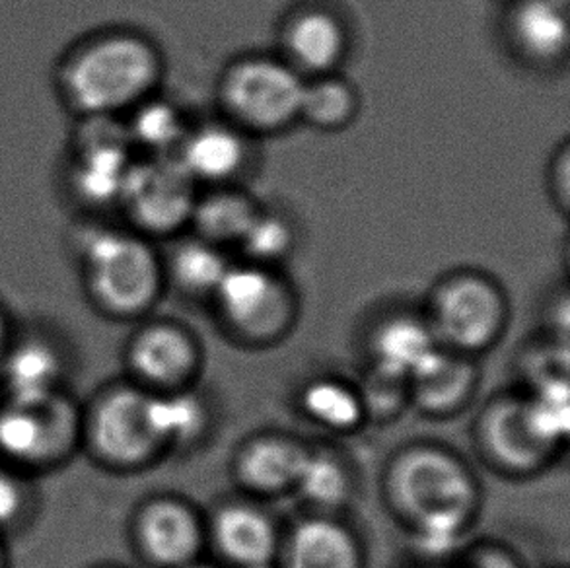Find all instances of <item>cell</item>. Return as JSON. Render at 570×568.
I'll use <instances>...</instances> for the list:
<instances>
[{"mask_svg": "<svg viewBox=\"0 0 570 568\" xmlns=\"http://www.w3.org/2000/svg\"><path fill=\"white\" fill-rule=\"evenodd\" d=\"M308 453L298 445L283 440H262L247 448L239 461V471L247 484L273 491L296 483Z\"/></svg>", "mask_w": 570, "mask_h": 568, "instance_id": "ffe728a7", "label": "cell"}, {"mask_svg": "<svg viewBox=\"0 0 570 568\" xmlns=\"http://www.w3.org/2000/svg\"><path fill=\"white\" fill-rule=\"evenodd\" d=\"M481 568H517L509 559H504L501 555H487Z\"/></svg>", "mask_w": 570, "mask_h": 568, "instance_id": "1f68e13d", "label": "cell"}, {"mask_svg": "<svg viewBox=\"0 0 570 568\" xmlns=\"http://www.w3.org/2000/svg\"><path fill=\"white\" fill-rule=\"evenodd\" d=\"M69 430V411L57 398L38 405L10 401L0 413V448L20 460H38L59 450Z\"/></svg>", "mask_w": 570, "mask_h": 568, "instance_id": "8fae6325", "label": "cell"}, {"mask_svg": "<svg viewBox=\"0 0 570 568\" xmlns=\"http://www.w3.org/2000/svg\"><path fill=\"white\" fill-rule=\"evenodd\" d=\"M401 507L423 528L426 547L444 549L473 505V487L454 460L440 452L409 453L395 471Z\"/></svg>", "mask_w": 570, "mask_h": 568, "instance_id": "7a4b0ae2", "label": "cell"}, {"mask_svg": "<svg viewBox=\"0 0 570 568\" xmlns=\"http://www.w3.org/2000/svg\"><path fill=\"white\" fill-rule=\"evenodd\" d=\"M358 109L355 88L347 80L332 75L306 82L302 96L301 119L324 131L343 129L351 124Z\"/></svg>", "mask_w": 570, "mask_h": 568, "instance_id": "7402d4cb", "label": "cell"}, {"mask_svg": "<svg viewBox=\"0 0 570 568\" xmlns=\"http://www.w3.org/2000/svg\"><path fill=\"white\" fill-rule=\"evenodd\" d=\"M197 197V184L174 154L132 161L119 195L132 221L155 234L189 223Z\"/></svg>", "mask_w": 570, "mask_h": 568, "instance_id": "5b68a950", "label": "cell"}, {"mask_svg": "<svg viewBox=\"0 0 570 568\" xmlns=\"http://www.w3.org/2000/svg\"><path fill=\"white\" fill-rule=\"evenodd\" d=\"M306 78L273 57H246L220 80V101L236 127L273 133L301 119Z\"/></svg>", "mask_w": 570, "mask_h": 568, "instance_id": "3957f363", "label": "cell"}, {"mask_svg": "<svg viewBox=\"0 0 570 568\" xmlns=\"http://www.w3.org/2000/svg\"><path fill=\"white\" fill-rule=\"evenodd\" d=\"M563 2H567V0H563Z\"/></svg>", "mask_w": 570, "mask_h": 568, "instance_id": "e575fe53", "label": "cell"}, {"mask_svg": "<svg viewBox=\"0 0 570 568\" xmlns=\"http://www.w3.org/2000/svg\"><path fill=\"white\" fill-rule=\"evenodd\" d=\"M304 408L309 415L316 417L317 421L335 429H347L361 419L358 400L345 385L335 382H317L309 385L304 395Z\"/></svg>", "mask_w": 570, "mask_h": 568, "instance_id": "83f0119b", "label": "cell"}, {"mask_svg": "<svg viewBox=\"0 0 570 568\" xmlns=\"http://www.w3.org/2000/svg\"><path fill=\"white\" fill-rule=\"evenodd\" d=\"M163 75L153 43L131 33L94 41L72 59L65 86L75 108L92 117H109L139 106Z\"/></svg>", "mask_w": 570, "mask_h": 568, "instance_id": "6da1fadb", "label": "cell"}, {"mask_svg": "<svg viewBox=\"0 0 570 568\" xmlns=\"http://www.w3.org/2000/svg\"><path fill=\"white\" fill-rule=\"evenodd\" d=\"M291 568H356L355 546L335 523H302L291 543Z\"/></svg>", "mask_w": 570, "mask_h": 568, "instance_id": "d6986e66", "label": "cell"}, {"mask_svg": "<svg viewBox=\"0 0 570 568\" xmlns=\"http://www.w3.org/2000/svg\"><path fill=\"white\" fill-rule=\"evenodd\" d=\"M132 364L142 376L168 384L184 376L193 362V349L179 331L155 327L142 333L132 346Z\"/></svg>", "mask_w": 570, "mask_h": 568, "instance_id": "ac0fdd59", "label": "cell"}, {"mask_svg": "<svg viewBox=\"0 0 570 568\" xmlns=\"http://www.w3.org/2000/svg\"><path fill=\"white\" fill-rule=\"evenodd\" d=\"M85 259L94 291L106 306L137 312L158 292L160 267L155 252L131 234L96 232L86 242Z\"/></svg>", "mask_w": 570, "mask_h": 568, "instance_id": "277c9868", "label": "cell"}, {"mask_svg": "<svg viewBox=\"0 0 570 568\" xmlns=\"http://www.w3.org/2000/svg\"><path fill=\"white\" fill-rule=\"evenodd\" d=\"M215 528L218 546L232 561L244 567H257L269 561L275 533L265 516L246 507L224 508L216 518Z\"/></svg>", "mask_w": 570, "mask_h": 568, "instance_id": "e0dca14e", "label": "cell"}, {"mask_svg": "<svg viewBox=\"0 0 570 568\" xmlns=\"http://www.w3.org/2000/svg\"><path fill=\"white\" fill-rule=\"evenodd\" d=\"M296 484L302 492L320 505H340L347 494V479L343 469L335 461L322 458V456H309L302 466L301 476Z\"/></svg>", "mask_w": 570, "mask_h": 568, "instance_id": "f1b7e54d", "label": "cell"}, {"mask_svg": "<svg viewBox=\"0 0 570 568\" xmlns=\"http://www.w3.org/2000/svg\"><path fill=\"white\" fill-rule=\"evenodd\" d=\"M247 154V140L238 127L213 124L187 131L174 156L195 184H224L244 169Z\"/></svg>", "mask_w": 570, "mask_h": 568, "instance_id": "7c38bea8", "label": "cell"}, {"mask_svg": "<svg viewBox=\"0 0 570 568\" xmlns=\"http://www.w3.org/2000/svg\"><path fill=\"white\" fill-rule=\"evenodd\" d=\"M238 246L252 262H278L294 246L293 224L278 213L259 208L246 234L239 239Z\"/></svg>", "mask_w": 570, "mask_h": 568, "instance_id": "4316f807", "label": "cell"}, {"mask_svg": "<svg viewBox=\"0 0 570 568\" xmlns=\"http://www.w3.org/2000/svg\"><path fill=\"white\" fill-rule=\"evenodd\" d=\"M434 349L431 333L413 320H397L385 325L376 341L380 369L403 378L411 376Z\"/></svg>", "mask_w": 570, "mask_h": 568, "instance_id": "cb8c5ba5", "label": "cell"}, {"mask_svg": "<svg viewBox=\"0 0 570 568\" xmlns=\"http://www.w3.org/2000/svg\"><path fill=\"white\" fill-rule=\"evenodd\" d=\"M228 270L220 247L200 238L184 242L171 257L174 277L186 291L216 292Z\"/></svg>", "mask_w": 570, "mask_h": 568, "instance_id": "484cf974", "label": "cell"}, {"mask_svg": "<svg viewBox=\"0 0 570 568\" xmlns=\"http://www.w3.org/2000/svg\"><path fill=\"white\" fill-rule=\"evenodd\" d=\"M4 374L12 403L38 405L55 398L59 364L46 346L28 345L10 356Z\"/></svg>", "mask_w": 570, "mask_h": 568, "instance_id": "44dd1931", "label": "cell"}, {"mask_svg": "<svg viewBox=\"0 0 570 568\" xmlns=\"http://www.w3.org/2000/svg\"><path fill=\"white\" fill-rule=\"evenodd\" d=\"M0 349H2V322H0Z\"/></svg>", "mask_w": 570, "mask_h": 568, "instance_id": "d6a6232c", "label": "cell"}, {"mask_svg": "<svg viewBox=\"0 0 570 568\" xmlns=\"http://www.w3.org/2000/svg\"><path fill=\"white\" fill-rule=\"evenodd\" d=\"M416 395L426 408L440 409L452 405L470 388L471 369L465 362L434 349L415 372Z\"/></svg>", "mask_w": 570, "mask_h": 568, "instance_id": "603a6c76", "label": "cell"}, {"mask_svg": "<svg viewBox=\"0 0 570 568\" xmlns=\"http://www.w3.org/2000/svg\"><path fill=\"white\" fill-rule=\"evenodd\" d=\"M187 129L178 108L168 101L150 100L139 104L132 119L129 137L139 145L147 146L155 156H168L178 150L186 139Z\"/></svg>", "mask_w": 570, "mask_h": 568, "instance_id": "d4e9b609", "label": "cell"}, {"mask_svg": "<svg viewBox=\"0 0 570 568\" xmlns=\"http://www.w3.org/2000/svg\"><path fill=\"white\" fill-rule=\"evenodd\" d=\"M22 502V492L14 479L7 473H0V523H7L14 518Z\"/></svg>", "mask_w": 570, "mask_h": 568, "instance_id": "4dcf8cb0", "label": "cell"}, {"mask_svg": "<svg viewBox=\"0 0 570 568\" xmlns=\"http://www.w3.org/2000/svg\"><path fill=\"white\" fill-rule=\"evenodd\" d=\"M510 38L528 61L553 65L569 51V14L563 0H518L509 20Z\"/></svg>", "mask_w": 570, "mask_h": 568, "instance_id": "4fadbf2b", "label": "cell"}, {"mask_svg": "<svg viewBox=\"0 0 570 568\" xmlns=\"http://www.w3.org/2000/svg\"><path fill=\"white\" fill-rule=\"evenodd\" d=\"M150 398L124 390L106 400L94 423V437L111 460L132 463L147 458L163 438L156 430Z\"/></svg>", "mask_w": 570, "mask_h": 568, "instance_id": "ba28073f", "label": "cell"}, {"mask_svg": "<svg viewBox=\"0 0 570 568\" xmlns=\"http://www.w3.org/2000/svg\"><path fill=\"white\" fill-rule=\"evenodd\" d=\"M215 294L226 317L249 333L275 330L288 310L285 286L259 265L230 267Z\"/></svg>", "mask_w": 570, "mask_h": 568, "instance_id": "52a82bcc", "label": "cell"}, {"mask_svg": "<svg viewBox=\"0 0 570 568\" xmlns=\"http://www.w3.org/2000/svg\"><path fill=\"white\" fill-rule=\"evenodd\" d=\"M259 210L247 193L232 187H216L203 197H197L191 221L200 239L215 246L239 244L249 224Z\"/></svg>", "mask_w": 570, "mask_h": 568, "instance_id": "9a60e30c", "label": "cell"}, {"mask_svg": "<svg viewBox=\"0 0 570 568\" xmlns=\"http://www.w3.org/2000/svg\"><path fill=\"white\" fill-rule=\"evenodd\" d=\"M436 320L442 335L460 349H478L493 337L502 320L501 294L475 275L454 278L440 291Z\"/></svg>", "mask_w": 570, "mask_h": 568, "instance_id": "8992f818", "label": "cell"}, {"mask_svg": "<svg viewBox=\"0 0 570 568\" xmlns=\"http://www.w3.org/2000/svg\"><path fill=\"white\" fill-rule=\"evenodd\" d=\"M246 568H269L267 565H257V567H246Z\"/></svg>", "mask_w": 570, "mask_h": 568, "instance_id": "836d02e7", "label": "cell"}, {"mask_svg": "<svg viewBox=\"0 0 570 568\" xmlns=\"http://www.w3.org/2000/svg\"><path fill=\"white\" fill-rule=\"evenodd\" d=\"M94 125L78 148L75 179L78 189L92 200L119 199L132 166L131 137L108 124V117H94Z\"/></svg>", "mask_w": 570, "mask_h": 568, "instance_id": "9c48e42d", "label": "cell"}, {"mask_svg": "<svg viewBox=\"0 0 570 568\" xmlns=\"http://www.w3.org/2000/svg\"><path fill=\"white\" fill-rule=\"evenodd\" d=\"M142 541L156 561L178 565L199 547V528L191 512L171 502L148 510L142 520Z\"/></svg>", "mask_w": 570, "mask_h": 568, "instance_id": "2e32d148", "label": "cell"}, {"mask_svg": "<svg viewBox=\"0 0 570 568\" xmlns=\"http://www.w3.org/2000/svg\"><path fill=\"white\" fill-rule=\"evenodd\" d=\"M487 437L494 453L517 468L533 466L553 444V440L541 430L530 401L501 403L489 417Z\"/></svg>", "mask_w": 570, "mask_h": 568, "instance_id": "5bb4252c", "label": "cell"}, {"mask_svg": "<svg viewBox=\"0 0 570 568\" xmlns=\"http://www.w3.org/2000/svg\"><path fill=\"white\" fill-rule=\"evenodd\" d=\"M345 23L324 8H308L286 23V62L301 72L316 77L332 75L347 53Z\"/></svg>", "mask_w": 570, "mask_h": 568, "instance_id": "30bf717a", "label": "cell"}, {"mask_svg": "<svg viewBox=\"0 0 570 568\" xmlns=\"http://www.w3.org/2000/svg\"><path fill=\"white\" fill-rule=\"evenodd\" d=\"M153 421L160 438L187 437L200 424L199 403L189 398L150 401Z\"/></svg>", "mask_w": 570, "mask_h": 568, "instance_id": "f546056e", "label": "cell"}]
</instances>
